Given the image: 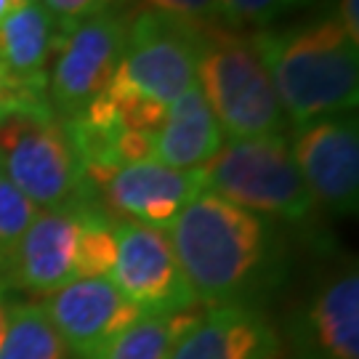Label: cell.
<instances>
[{"label":"cell","mask_w":359,"mask_h":359,"mask_svg":"<svg viewBox=\"0 0 359 359\" xmlns=\"http://www.w3.org/2000/svg\"><path fill=\"white\" fill-rule=\"evenodd\" d=\"M165 234L197 304H243L271 271L269 224L208 189L181 208Z\"/></svg>","instance_id":"cell-1"},{"label":"cell","mask_w":359,"mask_h":359,"mask_svg":"<svg viewBox=\"0 0 359 359\" xmlns=\"http://www.w3.org/2000/svg\"><path fill=\"white\" fill-rule=\"evenodd\" d=\"M283 115L295 128L344 115L359 99V48L338 19L253 35Z\"/></svg>","instance_id":"cell-2"},{"label":"cell","mask_w":359,"mask_h":359,"mask_svg":"<svg viewBox=\"0 0 359 359\" xmlns=\"http://www.w3.org/2000/svg\"><path fill=\"white\" fill-rule=\"evenodd\" d=\"M197 86L229 139L283 136L285 115L250 38L221 27L200 29Z\"/></svg>","instance_id":"cell-3"},{"label":"cell","mask_w":359,"mask_h":359,"mask_svg":"<svg viewBox=\"0 0 359 359\" xmlns=\"http://www.w3.org/2000/svg\"><path fill=\"white\" fill-rule=\"evenodd\" d=\"M200 173L208 192L250 213L304 221L317 205L295 168L285 136L231 139L200 168Z\"/></svg>","instance_id":"cell-4"},{"label":"cell","mask_w":359,"mask_h":359,"mask_svg":"<svg viewBox=\"0 0 359 359\" xmlns=\"http://www.w3.org/2000/svg\"><path fill=\"white\" fill-rule=\"evenodd\" d=\"M0 170L46 210L90 203L75 147L53 112H25L0 123Z\"/></svg>","instance_id":"cell-5"},{"label":"cell","mask_w":359,"mask_h":359,"mask_svg":"<svg viewBox=\"0 0 359 359\" xmlns=\"http://www.w3.org/2000/svg\"><path fill=\"white\" fill-rule=\"evenodd\" d=\"M197 27L142 11L126 27V46L109 90L170 107L197 86Z\"/></svg>","instance_id":"cell-6"},{"label":"cell","mask_w":359,"mask_h":359,"mask_svg":"<svg viewBox=\"0 0 359 359\" xmlns=\"http://www.w3.org/2000/svg\"><path fill=\"white\" fill-rule=\"evenodd\" d=\"M126 22L102 11L56 35V59L48 80V104L75 120L109 88L126 46Z\"/></svg>","instance_id":"cell-7"},{"label":"cell","mask_w":359,"mask_h":359,"mask_svg":"<svg viewBox=\"0 0 359 359\" xmlns=\"http://www.w3.org/2000/svg\"><path fill=\"white\" fill-rule=\"evenodd\" d=\"M115 234L117 258L109 280L142 314H181L197 306L165 229L115 221Z\"/></svg>","instance_id":"cell-8"},{"label":"cell","mask_w":359,"mask_h":359,"mask_svg":"<svg viewBox=\"0 0 359 359\" xmlns=\"http://www.w3.org/2000/svg\"><path fill=\"white\" fill-rule=\"evenodd\" d=\"M293 163L314 203L333 213H354L359 203V128L357 117L330 115L295 128Z\"/></svg>","instance_id":"cell-9"},{"label":"cell","mask_w":359,"mask_h":359,"mask_svg":"<svg viewBox=\"0 0 359 359\" xmlns=\"http://www.w3.org/2000/svg\"><path fill=\"white\" fill-rule=\"evenodd\" d=\"M43 309L77 359H93L112 338L142 317V311L109 277L65 285L43 301Z\"/></svg>","instance_id":"cell-10"},{"label":"cell","mask_w":359,"mask_h":359,"mask_svg":"<svg viewBox=\"0 0 359 359\" xmlns=\"http://www.w3.org/2000/svg\"><path fill=\"white\" fill-rule=\"evenodd\" d=\"M93 203L38 210L8 264V274L19 287L51 295L75 283L77 243Z\"/></svg>","instance_id":"cell-11"},{"label":"cell","mask_w":359,"mask_h":359,"mask_svg":"<svg viewBox=\"0 0 359 359\" xmlns=\"http://www.w3.org/2000/svg\"><path fill=\"white\" fill-rule=\"evenodd\" d=\"M107 205L130 221L165 229L192 197L205 189L200 170H173L160 163H136L112 170L96 187Z\"/></svg>","instance_id":"cell-12"},{"label":"cell","mask_w":359,"mask_h":359,"mask_svg":"<svg viewBox=\"0 0 359 359\" xmlns=\"http://www.w3.org/2000/svg\"><path fill=\"white\" fill-rule=\"evenodd\" d=\"M280 338L248 304H221L194 317L170 359H277Z\"/></svg>","instance_id":"cell-13"},{"label":"cell","mask_w":359,"mask_h":359,"mask_svg":"<svg viewBox=\"0 0 359 359\" xmlns=\"http://www.w3.org/2000/svg\"><path fill=\"white\" fill-rule=\"evenodd\" d=\"M221 147V126L200 86H194L168 107L165 120L154 133V163L173 170H200Z\"/></svg>","instance_id":"cell-14"},{"label":"cell","mask_w":359,"mask_h":359,"mask_svg":"<svg viewBox=\"0 0 359 359\" xmlns=\"http://www.w3.org/2000/svg\"><path fill=\"white\" fill-rule=\"evenodd\" d=\"M56 48V25L43 0L16 6L0 22V67L13 83L48 93V56Z\"/></svg>","instance_id":"cell-15"},{"label":"cell","mask_w":359,"mask_h":359,"mask_svg":"<svg viewBox=\"0 0 359 359\" xmlns=\"http://www.w3.org/2000/svg\"><path fill=\"white\" fill-rule=\"evenodd\" d=\"M306 346L317 359H359V274L335 277L311 301Z\"/></svg>","instance_id":"cell-16"},{"label":"cell","mask_w":359,"mask_h":359,"mask_svg":"<svg viewBox=\"0 0 359 359\" xmlns=\"http://www.w3.org/2000/svg\"><path fill=\"white\" fill-rule=\"evenodd\" d=\"M197 314H142L130 327L112 338L93 359H170L184 330Z\"/></svg>","instance_id":"cell-17"},{"label":"cell","mask_w":359,"mask_h":359,"mask_svg":"<svg viewBox=\"0 0 359 359\" xmlns=\"http://www.w3.org/2000/svg\"><path fill=\"white\" fill-rule=\"evenodd\" d=\"M0 359H67V346L43 304H13Z\"/></svg>","instance_id":"cell-18"},{"label":"cell","mask_w":359,"mask_h":359,"mask_svg":"<svg viewBox=\"0 0 359 359\" xmlns=\"http://www.w3.org/2000/svg\"><path fill=\"white\" fill-rule=\"evenodd\" d=\"M117 258V234L115 221L104 210L93 205L86 213V224L80 231L77 243V280H99V277H112Z\"/></svg>","instance_id":"cell-19"},{"label":"cell","mask_w":359,"mask_h":359,"mask_svg":"<svg viewBox=\"0 0 359 359\" xmlns=\"http://www.w3.org/2000/svg\"><path fill=\"white\" fill-rule=\"evenodd\" d=\"M40 208L29 203L25 194L13 187L8 176L0 170V271H8L16 248L25 231L35 221Z\"/></svg>","instance_id":"cell-20"},{"label":"cell","mask_w":359,"mask_h":359,"mask_svg":"<svg viewBox=\"0 0 359 359\" xmlns=\"http://www.w3.org/2000/svg\"><path fill=\"white\" fill-rule=\"evenodd\" d=\"M306 0H218L226 25H256L266 27L283 13L304 6Z\"/></svg>","instance_id":"cell-21"},{"label":"cell","mask_w":359,"mask_h":359,"mask_svg":"<svg viewBox=\"0 0 359 359\" xmlns=\"http://www.w3.org/2000/svg\"><path fill=\"white\" fill-rule=\"evenodd\" d=\"M144 3L149 6V11L163 13L168 19H176L184 25H192L197 29H210V27H221V22H226L218 0H144Z\"/></svg>","instance_id":"cell-22"},{"label":"cell","mask_w":359,"mask_h":359,"mask_svg":"<svg viewBox=\"0 0 359 359\" xmlns=\"http://www.w3.org/2000/svg\"><path fill=\"white\" fill-rule=\"evenodd\" d=\"M25 112H53L48 104V93L13 83L0 67V123H6L13 115H25Z\"/></svg>","instance_id":"cell-23"},{"label":"cell","mask_w":359,"mask_h":359,"mask_svg":"<svg viewBox=\"0 0 359 359\" xmlns=\"http://www.w3.org/2000/svg\"><path fill=\"white\" fill-rule=\"evenodd\" d=\"M43 6L48 8L56 25V35H62L75 25L86 22L90 16L102 11H109L112 0H43Z\"/></svg>","instance_id":"cell-24"},{"label":"cell","mask_w":359,"mask_h":359,"mask_svg":"<svg viewBox=\"0 0 359 359\" xmlns=\"http://www.w3.org/2000/svg\"><path fill=\"white\" fill-rule=\"evenodd\" d=\"M341 16H338V25L344 27V32L348 35L351 43L359 46V8L357 0H341Z\"/></svg>","instance_id":"cell-25"},{"label":"cell","mask_w":359,"mask_h":359,"mask_svg":"<svg viewBox=\"0 0 359 359\" xmlns=\"http://www.w3.org/2000/svg\"><path fill=\"white\" fill-rule=\"evenodd\" d=\"M11 293H8V280L0 277V341L6 335V327H8V317H11Z\"/></svg>","instance_id":"cell-26"},{"label":"cell","mask_w":359,"mask_h":359,"mask_svg":"<svg viewBox=\"0 0 359 359\" xmlns=\"http://www.w3.org/2000/svg\"><path fill=\"white\" fill-rule=\"evenodd\" d=\"M13 8H16V6H13V0H0V22H3Z\"/></svg>","instance_id":"cell-27"},{"label":"cell","mask_w":359,"mask_h":359,"mask_svg":"<svg viewBox=\"0 0 359 359\" xmlns=\"http://www.w3.org/2000/svg\"><path fill=\"white\" fill-rule=\"evenodd\" d=\"M22 3H32V0H13V6H22Z\"/></svg>","instance_id":"cell-28"}]
</instances>
